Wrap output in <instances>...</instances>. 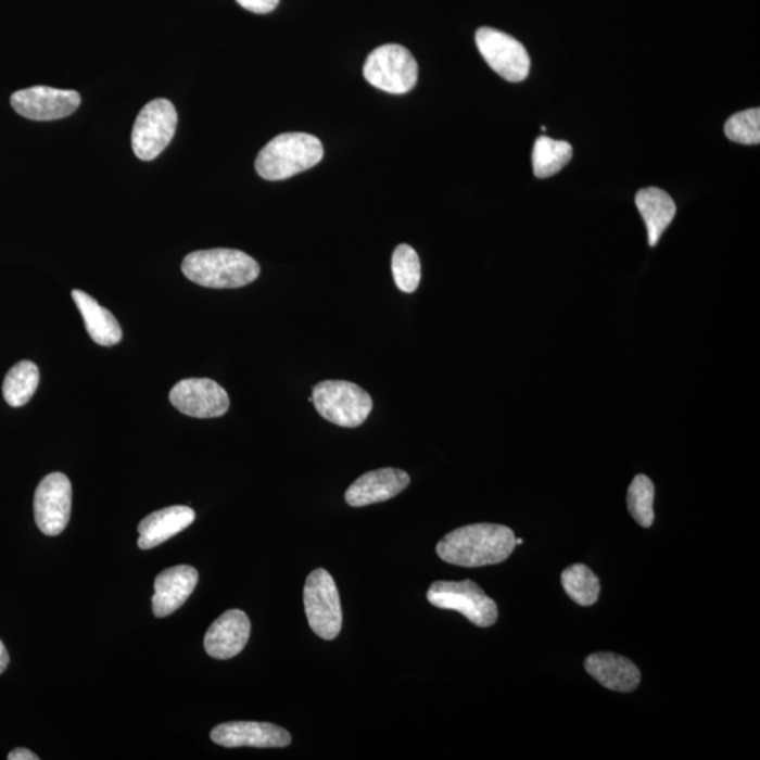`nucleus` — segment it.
Returning a JSON list of instances; mask_svg holds the SVG:
<instances>
[{
    "label": "nucleus",
    "mask_w": 760,
    "mask_h": 760,
    "mask_svg": "<svg viewBox=\"0 0 760 760\" xmlns=\"http://www.w3.org/2000/svg\"><path fill=\"white\" fill-rule=\"evenodd\" d=\"M477 46L494 73L508 80L521 83L530 74V55L515 37L496 28L482 27L477 31Z\"/></svg>",
    "instance_id": "1a4fd4ad"
},
{
    "label": "nucleus",
    "mask_w": 760,
    "mask_h": 760,
    "mask_svg": "<svg viewBox=\"0 0 760 760\" xmlns=\"http://www.w3.org/2000/svg\"><path fill=\"white\" fill-rule=\"evenodd\" d=\"M364 76L369 85L383 92L403 94L416 87L418 66L405 47L387 45L370 52Z\"/></svg>",
    "instance_id": "6e6552de"
},
{
    "label": "nucleus",
    "mask_w": 760,
    "mask_h": 760,
    "mask_svg": "<svg viewBox=\"0 0 760 760\" xmlns=\"http://www.w3.org/2000/svg\"><path fill=\"white\" fill-rule=\"evenodd\" d=\"M182 273L204 288L236 289L258 279L261 268L253 256L242 251L216 249L194 251L185 256Z\"/></svg>",
    "instance_id": "f03ea898"
},
{
    "label": "nucleus",
    "mask_w": 760,
    "mask_h": 760,
    "mask_svg": "<svg viewBox=\"0 0 760 760\" xmlns=\"http://www.w3.org/2000/svg\"><path fill=\"white\" fill-rule=\"evenodd\" d=\"M169 402L182 415L194 418L221 417L230 408V397L225 389L207 378L180 380L170 391Z\"/></svg>",
    "instance_id": "9b49d317"
},
{
    "label": "nucleus",
    "mask_w": 760,
    "mask_h": 760,
    "mask_svg": "<svg viewBox=\"0 0 760 760\" xmlns=\"http://www.w3.org/2000/svg\"><path fill=\"white\" fill-rule=\"evenodd\" d=\"M427 598L432 606L441 610L458 611L465 619L482 629L496 624L498 619L496 601L473 581L434 582L427 593Z\"/></svg>",
    "instance_id": "423d86ee"
},
{
    "label": "nucleus",
    "mask_w": 760,
    "mask_h": 760,
    "mask_svg": "<svg viewBox=\"0 0 760 760\" xmlns=\"http://www.w3.org/2000/svg\"><path fill=\"white\" fill-rule=\"evenodd\" d=\"M392 273L394 282L402 292L417 291L421 280V264L415 249L407 244L397 245L392 256Z\"/></svg>",
    "instance_id": "393cba45"
},
{
    "label": "nucleus",
    "mask_w": 760,
    "mask_h": 760,
    "mask_svg": "<svg viewBox=\"0 0 760 760\" xmlns=\"http://www.w3.org/2000/svg\"><path fill=\"white\" fill-rule=\"evenodd\" d=\"M410 477L405 470L382 468L370 470L351 484L345 492V502L351 507H365L383 503L406 491Z\"/></svg>",
    "instance_id": "4468645a"
},
{
    "label": "nucleus",
    "mask_w": 760,
    "mask_h": 760,
    "mask_svg": "<svg viewBox=\"0 0 760 760\" xmlns=\"http://www.w3.org/2000/svg\"><path fill=\"white\" fill-rule=\"evenodd\" d=\"M197 519V512L188 506H170L151 512L139 524V548L149 550L173 539Z\"/></svg>",
    "instance_id": "a211bd4d"
},
{
    "label": "nucleus",
    "mask_w": 760,
    "mask_h": 760,
    "mask_svg": "<svg viewBox=\"0 0 760 760\" xmlns=\"http://www.w3.org/2000/svg\"><path fill=\"white\" fill-rule=\"evenodd\" d=\"M251 622L241 610H228L213 622L204 635V649L208 657L231 659L237 657L249 643Z\"/></svg>",
    "instance_id": "2eb2a0df"
},
{
    "label": "nucleus",
    "mask_w": 760,
    "mask_h": 760,
    "mask_svg": "<svg viewBox=\"0 0 760 760\" xmlns=\"http://www.w3.org/2000/svg\"><path fill=\"white\" fill-rule=\"evenodd\" d=\"M516 546L511 529L481 522L451 531L436 545V554L456 567L481 568L505 562Z\"/></svg>",
    "instance_id": "f257e3e1"
},
{
    "label": "nucleus",
    "mask_w": 760,
    "mask_h": 760,
    "mask_svg": "<svg viewBox=\"0 0 760 760\" xmlns=\"http://www.w3.org/2000/svg\"><path fill=\"white\" fill-rule=\"evenodd\" d=\"M73 299L80 315L84 317L85 327H87L90 339L102 346H113L122 341L123 331L116 317L107 308L102 307L97 302V299L89 296L84 291H79V289L73 291Z\"/></svg>",
    "instance_id": "6ab92c4d"
},
{
    "label": "nucleus",
    "mask_w": 760,
    "mask_h": 760,
    "mask_svg": "<svg viewBox=\"0 0 760 760\" xmlns=\"http://www.w3.org/2000/svg\"><path fill=\"white\" fill-rule=\"evenodd\" d=\"M312 397L318 415L346 429L364 425L373 406L368 392L346 380H322L313 389Z\"/></svg>",
    "instance_id": "20e7f679"
},
{
    "label": "nucleus",
    "mask_w": 760,
    "mask_h": 760,
    "mask_svg": "<svg viewBox=\"0 0 760 760\" xmlns=\"http://www.w3.org/2000/svg\"><path fill=\"white\" fill-rule=\"evenodd\" d=\"M584 669L608 691L631 693L641 683L639 669L633 660L612 653L592 654L584 660Z\"/></svg>",
    "instance_id": "f3484780"
},
{
    "label": "nucleus",
    "mask_w": 760,
    "mask_h": 760,
    "mask_svg": "<svg viewBox=\"0 0 760 760\" xmlns=\"http://www.w3.org/2000/svg\"><path fill=\"white\" fill-rule=\"evenodd\" d=\"M303 601L313 633L326 641L335 639L342 629V608L339 588L326 569L308 574Z\"/></svg>",
    "instance_id": "39448f33"
},
{
    "label": "nucleus",
    "mask_w": 760,
    "mask_h": 760,
    "mask_svg": "<svg viewBox=\"0 0 760 760\" xmlns=\"http://www.w3.org/2000/svg\"><path fill=\"white\" fill-rule=\"evenodd\" d=\"M522 544H524V540H522V539L517 540L516 539V545H522Z\"/></svg>",
    "instance_id": "c756f323"
},
{
    "label": "nucleus",
    "mask_w": 760,
    "mask_h": 760,
    "mask_svg": "<svg viewBox=\"0 0 760 760\" xmlns=\"http://www.w3.org/2000/svg\"><path fill=\"white\" fill-rule=\"evenodd\" d=\"M177 125V109L168 99L147 103L137 116L131 132V147L137 159L155 160L173 141Z\"/></svg>",
    "instance_id": "0eeeda50"
},
{
    "label": "nucleus",
    "mask_w": 760,
    "mask_h": 760,
    "mask_svg": "<svg viewBox=\"0 0 760 760\" xmlns=\"http://www.w3.org/2000/svg\"><path fill=\"white\" fill-rule=\"evenodd\" d=\"M725 136L738 144L755 145L760 142V111H749L734 114L725 123Z\"/></svg>",
    "instance_id": "a878e982"
},
{
    "label": "nucleus",
    "mask_w": 760,
    "mask_h": 760,
    "mask_svg": "<svg viewBox=\"0 0 760 760\" xmlns=\"http://www.w3.org/2000/svg\"><path fill=\"white\" fill-rule=\"evenodd\" d=\"M199 582L198 570L189 565H179L164 570L155 579L152 611L156 619H164L187 603Z\"/></svg>",
    "instance_id": "dca6fc26"
},
{
    "label": "nucleus",
    "mask_w": 760,
    "mask_h": 760,
    "mask_svg": "<svg viewBox=\"0 0 760 760\" xmlns=\"http://www.w3.org/2000/svg\"><path fill=\"white\" fill-rule=\"evenodd\" d=\"M573 149L567 141L539 137L532 151V168L536 178H549L557 175L560 169L572 160Z\"/></svg>",
    "instance_id": "4be33fe9"
},
{
    "label": "nucleus",
    "mask_w": 760,
    "mask_h": 760,
    "mask_svg": "<svg viewBox=\"0 0 760 760\" xmlns=\"http://www.w3.org/2000/svg\"><path fill=\"white\" fill-rule=\"evenodd\" d=\"M635 204L648 230L649 245L655 246L676 216V204L669 193L654 187L639 190Z\"/></svg>",
    "instance_id": "aec40b11"
},
{
    "label": "nucleus",
    "mask_w": 760,
    "mask_h": 760,
    "mask_svg": "<svg viewBox=\"0 0 760 760\" xmlns=\"http://www.w3.org/2000/svg\"><path fill=\"white\" fill-rule=\"evenodd\" d=\"M9 660H11V658H9L7 646H4L2 639H0V674L7 671Z\"/></svg>",
    "instance_id": "c85d7f7f"
},
{
    "label": "nucleus",
    "mask_w": 760,
    "mask_h": 760,
    "mask_svg": "<svg viewBox=\"0 0 760 760\" xmlns=\"http://www.w3.org/2000/svg\"><path fill=\"white\" fill-rule=\"evenodd\" d=\"M9 760H38L37 755L25 748H17L8 755Z\"/></svg>",
    "instance_id": "cd10ccee"
},
{
    "label": "nucleus",
    "mask_w": 760,
    "mask_h": 760,
    "mask_svg": "<svg viewBox=\"0 0 760 760\" xmlns=\"http://www.w3.org/2000/svg\"><path fill=\"white\" fill-rule=\"evenodd\" d=\"M40 383V370L31 360H22L3 380V397L9 406L22 407L31 401Z\"/></svg>",
    "instance_id": "412c9836"
},
{
    "label": "nucleus",
    "mask_w": 760,
    "mask_h": 760,
    "mask_svg": "<svg viewBox=\"0 0 760 760\" xmlns=\"http://www.w3.org/2000/svg\"><path fill=\"white\" fill-rule=\"evenodd\" d=\"M213 743L225 748H287L292 736L270 722L232 721L217 725L211 733Z\"/></svg>",
    "instance_id": "ddd939ff"
},
{
    "label": "nucleus",
    "mask_w": 760,
    "mask_h": 760,
    "mask_svg": "<svg viewBox=\"0 0 760 760\" xmlns=\"http://www.w3.org/2000/svg\"><path fill=\"white\" fill-rule=\"evenodd\" d=\"M73 508V486L64 473L47 474L35 494V519L42 534L60 535L68 525Z\"/></svg>",
    "instance_id": "9d476101"
},
{
    "label": "nucleus",
    "mask_w": 760,
    "mask_h": 760,
    "mask_svg": "<svg viewBox=\"0 0 760 760\" xmlns=\"http://www.w3.org/2000/svg\"><path fill=\"white\" fill-rule=\"evenodd\" d=\"M563 591L579 606L596 605L600 596V581L595 572L586 565L577 563L563 570L560 574Z\"/></svg>",
    "instance_id": "5701e85b"
},
{
    "label": "nucleus",
    "mask_w": 760,
    "mask_h": 760,
    "mask_svg": "<svg viewBox=\"0 0 760 760\" xmlns=\"http://www.w3.org/2000/svg\"><path fill=\"white\" fill-rule=\"evenodd\" d=\"M14 112L35 122L60 121L68 117L80 104L76 90L33 87L17 90L11 98Z\"/></svg>",
    "instance_id": "f8f14e48"
},
{
    "label": "nucleus",
    "mask_w": 760,
    "mask_h": 760,
    "mask_svg": "<svg viewBox=\"0 0 760 760\" xmlns=\"http://www.w3.org/2000/svg\"><path fill=\"white\" fill-rule=\"evenodd\" d=\"M325 150L317 137L307 132H284L261 150L255 169L266 180H283L320 163Z\"/></svg>",
    "instance_id": "7ed1b4c3"
},
{
    "label": "nucleus",
    "mask_w": 760,
    "mask_h": 760,
    "mask_svg": "<svg viewBox=\"0 0 760 760\" xmlns=\"http://www.w3.org/2000/svg\"><path fill=\"white\" fill-rule=\"evenodd\" d=\"M654 482L645 474H638L630 484L629 494H626V505H629L630 515L644 529H649L654 524Z\"/></svg>",
    "instance_id": "b1692460"
},
{
    "label": "nucleus",
    "mask_w": 760,
    "mask_h": 760,
    "mask_svg": "<svg viewBox=\"0 0 760 760\" xmlns=\"http://www.w3.org/2000/svg\"><path fill=\"white\" fill-rule=\"evenodd\" d=\"M237 3L246 11L256 14H266L275 11L279 4V0H237Z\"/></svg>",
    "instance_id": "bb28decb"
}]
</instances>
